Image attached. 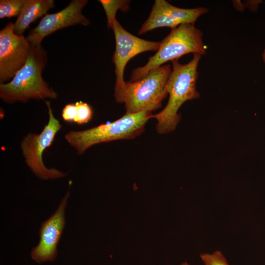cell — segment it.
Listing matches in <instances>:
<instances>
[{"label":"cell","instance_id":"8","mask_svg":"<svg viewBox=\"0 0 265 265\" xmlns=\"http://www.w3.org/2000/svg\"><path fill=\"white\" fill-rule=\"evenodd\" d=\"M86 0H73L60 11L43 16L38 25L31 29L26 39L32 46L41 45L44 38L53 32L77 24L88 26L90 21L82 13Z\"/></svg>","mask_w":265,"mask_h":265},{"label":"cell","instance_id":"6","mask_svg":"<svg viewBox=\"0 0 265 265\" xmlns=\"http://www.w3.org/2000/svg\"><path fill=\"white\" fill-rule=\"evenodd\" d=\"M45 102L49 116L48 123L40 133H28L21 143L26 164L36 176L43 180L62 178L66 175L54 168H47L43 161V152L52 145L56 134L62 128L59 121L54 116L50 102Z\"/></svg>","mask_w":265,"mask_h":265},{"label":"cell","instance_id":"11","mask_svg":"<svg viewBox=\"0 0 265 265\" xmlns=\"http://www.w3.org/2000/svg\"><path fill=\"white\" fill-rule=\"evenodd\" d=\"M208 11V8L204 7L182 8L164 0H156L149 16L138 33L142 34L159 27H168L174 29L183 24L194 25L197 19Z\"/></svg>","mask_w":265,"mask_h":265},{"label":"cell","instance_id":"2","mask_svg":"<svg viewBox=\"0 0 265 265\" xmlns=\"http://www.w3.org/2000/svg\"><path fill=\"white\" fill-rule=\"evenodd\" d=\"M47 54L42 45L32 47L25 65L11 80L0 84V98L7 104L27 102L29 99H55L57 94L43 79L42 74Z\"/></svg>","mask_w":265,"mask_h":265},{"label":"cell","instance_id":"12","mask_svg":"<svg viewBox=\"0 0 265 265\" xmlns=\"http://www.w3.org/2000/svg\"><path fill=\"white\" fill-rule=\"evenodd\" d=\"M54 6L53 0H25L21 11L14 23V32L23 35L32 23L42 18Z\"/></svg>","mask_w":265,"mask_h":265},{"label":"cell","instance_id":"19","mask_svg":"<svg viewBox=\"0 0 265 265\" xmlns=\"http://www.w3.org/2000/svg\"><path fill=\"white\" fill-rule=\"evenodd\" d=\"M180 265H190L187 262H184L180 264Z\"/></svg>","mask_w":265,"mask_h":265},{"label":"cell","instance_id":"17","mask_svg":"<svg viewBox=\"0 0 265 265\" xmlns=\"http://www.w3.org/2000/svg\"><path fill=\"white\" fill-rule=\"evenodd\" d=\"M77 115V106L75 104L66 105L62 111L63 120L67 122H74Z\"/></svg>","mask_w":265,"mask_h":265},{"label":"cell","instance_id":"5","mask_svg":"<svg viewBox=\"0 0 265 265\" xmlns=\"http://www.w3.org/2000/svg\"><path fill=\"white\" fill-rule=\"evenodd\" d=\"M203 32L191 24L181 25L172 29L161 42L156 53L148 58L143 66L133 70L130 81L143 79L152 70L169 61L178 59L184 55L193 53L204 55L207 47L203 41Z\"/></svg>","mask_w":265,"mask_h":265},{"label":"cell","instance_id":"15","mask_svg":"<svg viewBox=\"0 0 265 265\" xmlns=\"http://www.w3.org/2000/svg\"><path fill=\"white\" fill-rule=\"evenodd\" d=\"M75 104L77 106V115L74 123L78 125L88 123L93 116V110L90 106L82 101L77 102Z\"/></svg>","mask_w":265,"mask_h":265},{"label":"cell","instance_id":"9","mask_svg":"<svg viewBox=\"0 0 265 265\" xmlns=\"http://www.w3.org/2000/svg\"><path fill=\"white\" fill-rule=\"evenodd\" d=\"M111 29L115 39V50L112 59L115 66V86H120L125 82L124 73L130 60L145 52L157 51L160 42L148 41L135 36L124 29L117 20Z\"/></svg>","mask_w":265,"mask_h":265},{"label":"cell","instance_id":"3","mask_svg":"<svg viewBox=\"0 0 265 265\" xmlns=\"http://www.w3.org/2000/svg\"><path fill=\"white\" fill-rule=\"evenodd\" d=\"M171 72L170 64H163L150 71L141 80L115 86V101L125 104L128 113L159 109L168 95L167 84Z\"/></svg>","mask_w":265,"mask_h":265},{"label":"cell","instance_id":"18","mask_svg":"<svg viewBox=\"0 0 265 265\" xmlns=\"http://www.w3.org/2000/svg\"><path fill=\"white\" fill-rule=\"evenodd\" d=\"M262 58H263L264 62L265 64V48L264 50V51H263V52L262 53Z\"/></svg>","mask_w":265,"mask_h":265},{"label":"cell","instance_id":"16","mask_svg":"<svg viewBox=\"0 0 265 265\" xmlns=\"http://www.w3.org/2000/svg\"><path fill=\"white\" fill-rule=\"evenodd\" d=\"M200 258L204 265H229L225 256L220 250L212 253H202Z\"/></svg>","mask_w":265,"mask_h":265},{"label":"cell","instance_id":"4","mask_svg":"<svg viewBox=\"0 0 265 265\" xmlns=\"http://www.w3.org/2000/svg\"><path fill=\"white\" fill-rule=\"evenodd\" d=\"M151 111H143L135 113H126L115 121L103 124L83 131H71L65 138L78 154H82L91 146L103 142L126 139L140 135L148 120L151 118Z\"/></svg>","mask_w":265,"mask_h":265},{"label":"cell","instance_id":"10","mask_svg":"<svg viewBox=\"0 0 265 265\" xmlns=\"http://www.w3.org/2000/svg\"><path fill=\"white\" fill-rule=\"evenodd\" d=\"M69 190L61 200L55 212L42 223L39 242L30 252L32 259L38 264L53 261L57 256V244L65 225V211Z\"/></svg>","mask_w":265,"mask_h":265},{"label":"cell","instance_id":"7","mask_svg":"<svg viewBox=\"0 0 265 265\" xmlns=\"http://www.w3.org/2000/svg\"><path fill=\"white\" fill-rule=\"evenodd\" d=\"M32 49L26 37L14 32L13 23H8L0 30V83L12 80L26 63Z\"/></svg>","mask_w":265,"mask_h":265},{"label":"cell","instance_id":"14","mask_svg":"<svg viewBox=\"0 0 265 265\" xmlns=\"http://www.w3.org/2000/svg\"><path fill=\"white\" fill-rule=\"evenodd\" d=\"M25 0H0V19L18 16L23 7Z\"/></svg>","mask_w":265,"mask_h":265},{"label":"cell","instance_id":"1","mask_svg":"<svg viewBox=\"0 0 265 265\" xmlns=\"http://www.w3.org/2000/svg\"><path fill=\"white\" fill-rule=\"evenodd\" d=\"M201 58L199 54H193L192 59L186 64H181L178 59L172 61V72L167 84L169 99L165 107L151 118L157 121L158 133L165 134L173 131L180 121L178 113L181 106L186 101L198 98L196 90L197 68Z\"/></svg>","mask_w":265,"mask_h":265},{"label":"cell","instance_id":"13","mask_svg":"<svg viewBox=\"0 0 265 265\" xmlns=\"http://www.w3.org/2000/svg\"><path fill=\"white\" fill-rule=\"evenodd\" d=\"M99 1L102 5L106 12L107 27L111 28L115 22L117 20L116 15L118 10L126 12L129 10V0H100Z\"/></svg>","mask_w":265,"mask_h":265}]
</instances>
